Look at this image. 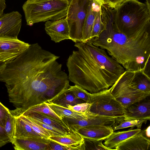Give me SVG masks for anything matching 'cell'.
<instances>
[{
    "label": "cell",
    "instance_id": "14",
    "mask_svg": "<svg viewBox=\"0 0 150 150\" xmlns=\"http://www.w3.org/2000/svg\"><path fill=\"white\" fill-rule=\"evenodd\" d=\"M49 142L42 137L14 138L12 144L16 150H50Z\"/></svg>",
    "mask_w": 150,
    "mask_h": 150
},
{
    "label": "cell",
    "instance_id": "1",
    "mask_svg": "<svg viewBox=\"0 0 150 150\" xmlns=\"http://www.w3.org/2000/svg\"><path fill=\"white\" fill-rule=\"evenodd\" d=\"M59 57L35 43L6 63L0 81L5 83L15 113L49 102L69 87L68 76L57 61Z\"/></svg>",
    "mask_w": 150,
    "mask_h": 150
},
{
    "label": "cell",
    "instance_id": "17",
    "mask_svg": "<svg viewBox=\"0 0 150 150\" xmlns=\"http://www.w3.org/2000/svg\"><path fill=\"white\" fill-rule=\"evenodd\" d=\"M100 6L101 5L95 1L90 0L83 25L81 42H87L90 40L96 15Z\"/></svg>",
    "mask_w": 150,
    "mask_h": 150
},
{
    "label": "cell",
    "instance_id": "6",
    "mask_svg": "<svg viewBox=\"0 0 150 150\" xmlns=\"http://www.w3.org/2000/svg\"><path fill=\"white\" fill-rule=\"evenodd\" d=\"M90 103L88 111L91 113L124 120L125 108L110 93L108 89L91 93Z\"/></svg>",
    "mask_w": 150,
    "mask_h": 150
},
{
    "label": "cell",
    "instance_id": "13",
    "mask_svg": "<svg viewBox=\"0 0 150 150\" xmlns=\"http://www.w3.org/2000/svg\"><path fill=\"white\" fill-rule=\"evenodd\" d=\"M144 100L134 103L125 108L124 120H146L150 119L149 100Z\"/></svg>",
    "mask_w": 150,
    "mask_h": 150
},
{
    "label": "cell",
    "instance_id": "26",
    "mask_svg": "<svg viewBox=\"0 0 150 150\" xmlns=\"http://www.w3.org/2000/svg\"><path fill=\"white\" fill-rule=\"evenodd\" d=\"M21 119L29 125L34 131L42 137L48 139L52 135L48 131L42 127L36 124L27 117L21 115L20 116Z\"/></svg>",
    "mask_w": 150,
    "mask_h": 150
},
{
    "label": "cell",
    "instance_id": "31",
    "mask_svg": "<svg viewBox=\"0 0 150 150\" xmlns=\"http://www.w3.org/2000/svg\"><path fill=\"white\" fill-rule=\"evenodd\" d=\"M28 118L31 119L36 124L47 130L52 135V136H61L69 134H66L60 131L57 129L50 125L45 123L38 120L29 117Z\"/></svg>",
    "mask_w": 150,
    "mask_h": 150
},
{
    "label": "cell",
    "instance_id": "37",
    "mask_svg": "<svg viewBox=\"0 0 150 150\" xmlns=\"http://www.w3.org/2000/svg\"><path fill=\"white\" fill-rule=\"evenodd\" d=\"M6 7L5 0H0V17L4 14Z\"/></svg>",
    "mask_w": 150,
    "mask_h": 150
},
{
    "label": "cell",
    "instance_id": "35",
    "mask_svg": "<svg viewBox=\"0 0 150 150\" xmlns=\"http://www.w3.org/2000/svg\"><path fill=\"white\" fill-rule=\"evenodd\" d=\"M11 142V140L6 134L4 127L0 125V147Z\"/></svg>",
    "mask_w": 150,
    "mask_h": 150
},
{
    "label": "cell",
    "instance_id": "18",
    "mask_svg": "<svg viewBox=\"0 0 150 150\" xmlns=\"http://www.w3.org/2000/svg\"><path fill=\"white\" fill-rule=\"evenodd\" d=\"M141 130L137 128L121 132H114L105 139L104 145L107 148L116 150L115 148L119 144L139 133Z\"/></svg>",
    "mask_w": 150,
    "mask_h": 150
},
{
    "label": "cell",
    "instance_id": "15",
    "mask_svg": "<svg viewBox=\"0 0 150 150\" xmlns=\"http://www.w3.org/2000/svg\"><path fill=\"white\" fill-rule=\"evenodd\" d=\"M76 131L83 138L97 140H105L114 132L112 126L103 125L82 127Z\"/></svg>",
    "mask_w": 150,
    "mask_h": 150
},
{
    "label": "cell",
    "instance_id": "30",
    "mask_svg": "<svg viewBox=\"0 0 150 150\" xmlns=\"http://www.w3.org/2000/svg\"><path fill=\"white\" fill-rule=\"evenodd\" d=\"M147 120H123L120 122L118 125L112 127L114 131L121 129L135 126L140 128L142 124L146 123Z\"/></svg>",
    "mask_w": 150,
    "mask_h": 150
},
{
    "label": "cell",
    "instance_id": "36",
    "mask_svg": "<svg viewBox=\"0 0 150 150\" xmlns=\"http://www.w3.org/2000/svg\"><path fill=\"white\" fill-rule=\"evenodd\" d=\"M124 0H104L106 5L110 7L115 8Z\"/></svg>",
    "mask_w": 150,
    "mask_h": 150
},
{
    "label": "cell",
    "instance_id": "24",
    "mask_svg": "<svg viewBox=\"0 0 150 150\" xmlns=\"http://www.w3.org/2000/svg\"><path fill=\"white\" fill-rule=\"evenodd\" d=\"M32 112L41 113L52 117L59 121L64 122L62 119L59 117L52 110L46 102L37 105L29 108L21 115H25Z\"/></svg>",
    "mask_w": 150,
    "mask_h": 150
},
{
    "label": "cell",
    "instance_id": "40",
    "mask_svg": "<svg viewBox=\"0 0 150 150\" xmlns=\"http://www.w3.org/2000/svg\"><path fill=\"white\" fill-rule=\"evenodd\" d=\"M6 62L0 60V73L3 70L6 65Z\"/></svg>",
    "mask_w": 150,
    "mask_h": 150
},
{
    "label": "cell",
    "instance_id": "8",
    "mask_svg": "<svg viewBox=\"0 0 150 150\" xmlns=\"http://www.w3.org/2000/svg\"><path fill=\"white\" fill-rule=\"evenodd\" d=\"M109 89L124 108L144 100L150 95L130 86L124 73Z\"/></svg>",
    "mask_w": 150,
    "mask_h": 150
},
{
    "label": "cell",
    "instance_id": "3",
    "mask_svg": "<svg viewBox=\"0 0 150 150\" xmlns=\"http://www.w3.org/2000/svg\"><path fill=\"white\" fill-rule=\"evenodd\" d=\"M100 9L105 29L87 42L106 50L125 70H143L150 59V27L137 34L127 35L117 30L113 8L103 4Z\"/></svg>",
    "mask_w": 150,
    "mask_h": 150
},
{
    "label": "cell",
    "instance_id": "9",
    "mask_svg": "<svg viewBox=\"0 0 150 150\" xmlns=\"http://www.w3.org/2000/svg\"><path fill=\"white\" fill-rule=\"evenodd\" d=\"M62 120L70 129L73 131H76L80 127L88 126L103 125L113 127L124 120L120 118L93 114L88 111L85 118L78 119L63 117Z\"/></svg>",
    "mask_w": 150,
    "mask_h": 150
},
{
    "label": "cell",
    "instance_id": "29",
    "mask_svg": "<svg viewBox=\"0 0 150 150\" xmlns=\"http://www.w3.org/2000/svg\"><path fill=\"white\" fill-rule=\"evenodd\" d=\"M15 117L10 112L6 118L4 128L5 132L12 144L14 139Z\"/></svg>",
    "mask_w": 150,
    "mask_h": 150
},
{
    "label": "cell",
    "instance_id": "41",
    "mask_svg": "<svg viewBox=\"0 0 150 150\" xmlns=\"http://www.w3.org/2000/svg\"><path fill=\"white\" fill-rule=\"evenodd\" d=\"M93 0L98 4H99L101 6L102 4H105L104 0Z\"/></svg>",
    "mask_w": 150,
    "mask_h": 150
},
{
    "label": "cell",
    "instance_id": "38",
    "mask_svg": "<svg viewBox=\"0 0 150 150\" xmlns=\"http://www.w3.org/2000/svg\"><path fill=\"white\" fill-rule=\"evenodd\" d=\"M150 59L148 61L143 71L149 77H150Z\"/></svg>",
    "mask_w": 150,
    "mask_h": 150
},
{
    "label": "cell",
    "instance_id": "10",
    "mask_svg": "<svg viewBox=\"0 0 150 150\" xmlns=\"http://www.w3.org/2000/svg\"><path fill=\"white\" fill-rule=\"evenodd\" d=\"M22 22V15L18 11L3 14L0 17V38L17 39Z\"/></svg>",
    "mask_w": 150,
    "mask_h": 150
},
{
    "label": "cell",
    "instance_id": "11",
    "mask_svg": "<svg viewBox=\"0 0 150 150\" xmlns=\"http://www.w3.org/2000/svg\"><path fill=\"white\" fill-rule=\"evenodd\" d=\"M30 45L18 38H0V60L6 63L12 60L27 49Z\"/></svg>",
    "mask_w": 150,
    "mask_h": 150
},
{
    "label": "cell",
    "instance_id": "19",
    "mask_svg": "<svg viewBox=\"0 0 150 150\" xmlns=\"http://www.w3.org/2000/svg\"><path fill=\"white\" fill-rule=\"evenodd\" d=\"M23 115L50 125L67 134H69L73 131L64 122L41 113L32 112Z\"/></svg>",
    "mask_w": 150,
    "mask_h": 150
},
{
    "label": "cell",
    "instance_id": "21",
    "mask_svg": "<svg viewBox=\"0 0 150 150\" xmlns=\"http://www.w3.org/2000/svg\"><path fill=\"white\" fill-rule=\"evenodd\" d=\"M48 139L61 144L69 146H77L83 144L84 139L77 131H72L67 135L61 136H51Z\"/></svg>",
    "mask_w": 150,
    "mask_h": 150
},
{
    "label": "cell",
    "instance_id": "28",
    "mask_svg": "<svg viewBox=\"0 0 150 150\" xmlns=\"http://www.w3.org/2000/svg\"><path fill=\"white\" fill-rule=\"evenodd\" d=\"M68 90L77 98L83 100L86 102L90 103L91 93L87 90L76 85L70 86Z\"/></svg>",
    "mask_w": 150,
    "mask_h": 150
},
{
    "label": "cell",
    "instance_id": "2",
    "mask_svg": "<svg viewBox=\"0 0 150 150\" xmlns=\"http://www.w3.org/2000/svg\"><path fill=\"white\" fill-rule=\"evenodd\" d=\"M67 59L69 81L91 93L108 89L125 72L105 50L88 42H77Z\"/></svg>",
    "mask_w": 150,
    "mask_h": 150
},
{
    "label": "cell",
    "instance_id": "33",
    "mask_svg": "<svg viewBox=\"0 0 150 150\" xmlns=\"http://www.w3.org/2000/svg\"><path fill=\"white\" fill-rule=\"evenodd\" d=\"M91 105V103L84 102L73 106L69 105L67 106V108L79 113H83L88 111Z\"/></svg>",
    "mask_w": 150,
    "mask_h": 150
},
{
    "label": "cell",
    "instance_id": "16",
    "mask_svg": "<svg viewBox=\"0 0 150 150\" xmlns=\"http://www.w3.org/2000/svg\"><path fill=\"white\" fill-rule=\"evenodd\" d=\"M150 139L145 137L142 130L118 144L116 150H149Z\"/></svg>",
    "mask_w": 150,
    "mask_h": 150
},
{
    "label": "cell",
    "instance_id": "7",
    "mask_svg": "<svg viewBox=\"0 0 150 150\" xmlns=\"http://www.w3.org/2000/svg\"><path fill=\"white\" fill-rule=\"evenodd\" d=\"M90 0H71L66 16L70 40L81 42L83 28Z\"/></svg>",
    "mask_w": 150,
    "mask_h": 150
},
{
    "label": "cell",
    "instance_id": "4",
    "mask_svg": "<svg viewBox=\"0 0 150 150\" xmlns=\"http://www.w3.org/2000/svg\"><path fill=\"white\" fill-rule=\"evenodd\" d=\"M115 23L121 33L130 36L150 27L149 0H124L114 8Z\"/></svg>",
    "mask_w": 150,
    "mask_h": 150
},
{
    "label": "cell",
    "instance_id": "34",
    "mask_svg": "<svg viewBox=\"0 0 150 150\" xmlns=\"http://www.w3.org/2000/svg\"><path fill=\"white\" fill-rule=\"evenodd\" d=\"M10 110L0 102V125L4 127Z\"/></svg>",
    "mask_w": 150,
    "mask_h": 150
},
{
    "label": "cell",
    "instance_id": "39",
    "mask_svg": "<svg viewBox=\"0 0 150 150\" xmlns=\"http://www.w3.org/2000/svg\"><path fill=\"white\" fill-rule=\"evenodd\" d=\"M144 135L149 139L150 138V126H149L145 129L142 130Z\"/></svg>",
    "mask_w": 150,
    "mask_h": 150
},
{
    "label": "cell",
    "instance_id": "25",
    "mask_svg": "<svg viewBox=\"0 0 150 150\" xmlns=\"http://www.w3.org/2000/svg\"><path fill=\"white\" fill-rule=\"evenodd\" d=\"M83 150H112L106 147L102 143L103 140H97L83 138Z\"/></svg>",
    "mask_w": 150,
    "mask_h": 150
},
{
    "label": "cell",
    "instance_id": "32",
    "mask_svg": "<svg viewBox=\"0 0 150 150\" xmlns=\"http://www.w3.org/2000/svg\"><path fill=\"white\" fill-rule=\"evenodd\" d=\"M82 145L77 146H67L50 140L49 142L50 150H83Z\"/></svg>",
    "mask_w": 150,
    "mask_h": 150
},
{
    "label": "cell",
    "instance_id": "22",
    "mask_svg": "<svg viewBox=\"0 0 150 150\" xmlns=\"http://www.w3.org/2000/svg\"><path fill=\"white\" fill-rule=\"evenodd\" d=\"M46 103L52 110L62 119L63 117H67L81 119L85 118L87 114V111L83 113H79L51 103Z\"/></svg>",
    "mask_w": 150,
    "mask_h": 150
},
{
    "label": "cell",
    "instance_id": "20",
    "mask_svg": "<svg viewBox=\"0 0 150 150\" xmlns=\"http://www.w3.org/2000/svg\"><path fill=\"white\" fill-rule=\"evenodd\" d=\"M41 137L20 116L15 117L14 139Z\"/></svg>",
    "mask_w": 150,
    "mask_h": 150
},
{
    "label": "cell",
    "instance_id": "12",
    "mask_svg": "<svg viewBox=\"0 0 150 150\" xmlns=\"http://www.w3.org/2000/svg\"><path fill=\"white\" fill-rule=\"evenodd\" d=\"M45 30L55 42L70 39L69 29L66 18L57 20L48 21L45 24Z\"/></svg>",
    "mask_w": 150,
    "mask_h": 150
},
{
    "label": "cell",
    "instance_id": "27",
    "mask_svg": "<svg viewBox=\"0 0 150 150\" xmlns=\"http://www.w3.org/2000/svg\"><path fill=\"white\" fill-rule=\"evenodd\" d=\"M105 29V26L101 19L100 8L98 11L96 15L93 25L91 39L98 36Z\"/></svg>",
    "mask_w": 150,
    "mask_h": 150
},
{
    "label": "cell",
    "instance_id": "5",
    "mask_svg": "<svg viewBox=\"0 0 150 150\" xmlns=\"http://www.w3.org/2000/svg\"><path fill=\"white\" fill-rule=\"evenodd\" d=\"M71 0H27L22 8L27 25L65 18Z\"/></svg>",
    "mask_w": 150,
    "mask_h": 150
},
{
    "label": "cell",
    "instance_id": "23",
    "mask_svg": "<svg viewBox=\"0 0 150 150\" xmlns=\"http://www.w3.org/2000/svg\"><path fill=\"white\" fill-rule=\"evenodd\" d=\"M48 102L67 108L69 105L73 106L86 102L77 98L67 89L59 96Z\"/></svg>",
    "mask_w": 150,
    "mask_h": 150
}]
</instances>
